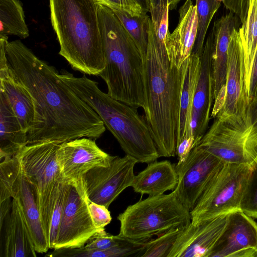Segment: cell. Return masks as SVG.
Masks as SVG:
<instances>
[{"instance_id": "obj_19", "label": "cell", "mask_w": 257, "mask_h": 257, "mask_svg": "<svg viewBox=\"0 0 257 257\" xmlns=\"http://www.w3.org/2000/svg\"><path fill=\"white\" fill-rule=\"evenodd\" d=\"M212 52V44L208 36L201 56L200 73L190 123L197 146L206 133L214 100Z\"/></svg>"}, {"instance_id": "obj_26", "label": "cell", "mask_w": 257, "mask_h": 257, "mask_svg": "<svg viewBox=\"0 0 257 257\" xmlns=\"http://www.w3.org/2000/svg\"><path fill=\"white\" fill-rule=\"evenodd\" d=\"M239 32L242 45L243 91L247 101L251 69L257 49V0H248L246 19Z\"/></svg>"}, {"instance_id": "obj_15", "label": "cell", "mask_w": 257, "mask_h": 257, "mask_svg": "<svg viewBox=\"0 0 257 257\" xmlns=\"http://www.w3.org/2000/svg\"><path fill=\"white\" fill-rule=\"evenodd\" d=\"M209 257H257V223L241 209L228 213Z\"/></svg>"}, {"instance_id": "obj_35", "label": "cell", "mask_w": 257, "mask_h": 257, "mask_svg": "<svg viewBox=\"0 0 257 257\" xmlns=\"http://www.w3.org/2000/svg\"><path fill=\"white\" fill-rule=\"evenodd\" d=\"M151 19L155 27H158L167 9H176L183 0H149ZM186 1V0H185Z\"/></svg>"}, {"instance_id": "obj_7", "label": "cell", "mask_w": 257, "mask_h": 257, "mask_svg": "<svg viewBox=\"0 0 257 257\" xmlns=\"http://www.w3.org/2000/svg\"><path fill=\"white\" fill-rule=\"evenodd\" d=\"M60 145L54 142L27 144L16 155L21 171L38 191L42 223L48 241L60 184L65 179L58 159Z\"/></svg>"}, {"instance_id": "obj_31", "label": "cell", "mask_w": 257, "mask_h": 257, "mask_svg": "<svg viewBox=\"0 0 257 257\" xmlns=\"http://www.w3.org/2000/svg\"><path fill=\"white\" fill-rule=\"evenodd\" d=\"M250 166L240 207L246 215L257 218V157L250 164Z\"/></svg>"}, {"instance_id": "obj_28", "label": "cell", "mask_w": 257, "mask_h": 257, "mask_svg": "<svg viewBox=\"0 0 257 257\" xmlns=\"http://www.w3.org/2000/svg\"><path fill=\"white\" fill-rule=\"evenodd\" d=\"M111 10L134 41L145 64L148 51L151 18L147 14L133 16L121 10Z\"/></svg>"}, {"instance_id": "obj_1", "label": "cell", "mask_w": 257, "mask_h": 257, "mask_svg": "<svg viewBox=\"0 0 257 257\" xmlns=\"http://www.w3.org/2000/svg\"><path fill=\"white\" fill-rule=\"evenodd\" d=\"M6 53L12 72L34 102L35 121L27 134V144L98 139L103 134L106 127L100 117L61 79L54 66L19 40L8 41Z\"/></svg>"}, {"instance_id": "obj_33", "label": "cell", "mask_w": 257, "mask_h": 257, "mask_svg": "<svg viewBox=\"0 0 257 257\" xmlns=\"http://www.w3.org/2000/svg\"><path fill=\"white\" fill-rule=\"evenodd\" d=\"M250 125L245 142V151L248 164L257 157V100L248 106Z\"/></svg>"}, {"instance_id": "obj_10", "label": "cell", "mask_w": 257, "mask_h": 257, "mask_svg": "<svg viewBox=\"0 0 257 257\" xmlns=\"http://www.w3.org/2000/svg\"><path fill=\"white\" fill-rule=\"evenodd\" d=\"M224 162L195 147L186 160L175 166L178 181L173 191L179 201L191 211L213 177Z\"/></svg>"}, {"instance_id": "obj_38", "label": "cell", "mask_w": 257, "mask_h": 257, "mask_svg": "<svg viewBox=\"0 0 257 257\" xmlns=\"http://www.w3.org/2000/svg\"><path fill=\"white\" fill-rule=\"evenodd\" d=\"M248 0H222L225 8L235 15L242 24L246 17Z\"/></svg>"}, {"instance_id": "obj_18", "label": "cell", "mask_w": 257, "mask_h": 257, "mask_svg": "<svg viewBox=\"0 0 257 257\" xmlns=\"http://www.w3.org/2000/svg\"><path fill=\"white\" fill-rule=\"evenodd\" d=\"M228 214L183 228L168 257H209L223 232Z\"/></svg>"}, {"instance_id": "obj_40", "label": "cell", "mask_w": 257, "mask_h": 257, "mask_svg": "<svg viewBox=\"0 0 257 257\" xmlns=\"http://www.w3.org/2000/svg\"><path fill=\"white\" fill-rule=\"evenodd\" d=\"M138 4L141 7L144 14H147L150 11V1L149 0H136Z\"/></svg>"}, {"instance_id": "obj_9", "label": "cell", "mask_w": 257, "mask_h": 257, "mask_svg": "<svg viewBox=\"0 0 257 257\" xmlns=\"http://www.w3.org/2000/svg\"><path fill=\"white\" fill-rule=\"evenodd\" d=\"M0 180V202L19 198L36 252H46L50 248L42 223L38 191L21 171L16 156L1 161Z\"/></svg>"}, {"instance_id": "obj_4", "label": "cell", "mask_w": 257, "mask_h": 257, "mask_svg": "<svg viewBox=\"0 0 257 257\" xmlns=\"http://www.w3.org/2000/svg\"><path fill=\"white\" fill-rule=\"evenodd\" d=\"M106 66L99 75L111 97L136 108H147L145 66L134 41L113 11L98 5Z\"/></svg>"}, {"instance_id": "obj_14", "label": "cell", "mask_w": 257, "mask_h": 257, "mask_svg": "<svg viewBox=\"0 0 257 257\" xmlns=\"http://www.w3.org/2000/svg\"><path fill=\"white\" fill-rule=\"evenodd\" d=\"M0 203L1 257H36L37 252L19 198Z\"/></svg>"}, {"instance_id": "obj_5", "label": "cell", "mask_w": 257, "mask_h": 257, "mask_svg": "<svg viewBox=\"0 0 257 257\" xmlns=\"http://www.w3.org/2000/svg\"><path fill=\"white\" fill-rule=\"evenodd\" d=\"M59 75L99 115L125 155L147 164L160 158L147 120L138 108L111 97L84 74L78 77L62 70Z\"/></svg>"}, {"instance_id": "obj_16", "label": "cell", "mask_w": 257, "mask_h": 257, "mask_svg": "<svg viewBox=\"0 0 257 257\" xmlns=\"http://www.w3.org/2000/svg\"><path fill=\"white\" fill-rule=\"evenodd\" d=\"M113 157L102 151L94 140L85 137L63 142L58 151L61 172L68 181L81 179L96 167L108 166Z\"/></svg>"}, {"instance_id": "obj_8", "label": "cell", "mask_w": 257, "mask_h": 257, "mask_svg": "<svg viewBox=\"0 0 257 257\" xmlns=\"http://www.w3.org/2000/svg\"><path fill=\"white\" fill-rule=\"evenodd\" d=\"M250 169L248 164L224 163L190 211L191 223L198 225L240 209V202Z\"/></svg>"}, {"instance_id": "obj_24", "label": "cell", "mask_w": 257, "mask_h": 257, "mask_svg": "<svg viewBox=\"0 0 257 257\" xmlns=\"http://www.w3.org/2000/svg\"><path fill=\"white\" fill-rule=\"evenodd\" d=\"M27 145V134L20 121L8 97L0 89V159L16 155Z\"/></svg>"}, {"instance_id": "obj_21", "label": "cell", "mask_w": 257, "mask_h": 257, "mask_svg": "<svg viewBox=\"0 0 257 257\" xmlns=\"http://www.w3.org/2000/svg\"><path fill=\"white\" fill-rule=\"evenodd\" d=\"M7 36L0 37V89L4 91L22 130L28 134L32 127L35 111L32 98L10 67L6 53Z\"/></svg>"}, {"instance_id": "obj_32", "label": "cell", "mask_w": 257, "mask_h": 257, "mask_svg": "<svg viewBox=\"0 0 257 257\" xmlns=\"http://www.w3.org/2000/svg\"><path fill=\"white\" fill-rule=\"evenodd\" d=\"M70 189V182L64 179L60 184L57 196L52 212L48 237L50 249L56 244L59 226Z\"/></svg>"}, {"instance_id": "obj_17", "label": "cell", "mask_w": 257, "mask_h": 257, "mask_svg": "<svg viewBox=\"0 0 257 257\" xmlns=\"http://www.w3.org/2000/svg\"><path fill=\"white\" fill-rule=\"evenodd\" d=\"M247 109L248 104L243 91L242 45L238 28L234 29L230 37L224 97L211 117L244 119Z\"/></svg>"}, {"instance_id": "obj_11", "label": "cell", "mask_w": 257, "mask_h": 257, "mask_svg": "<svg viewBox=\"0 0 257 257\" xmlns=\"http://www.w3.org/2000/svg\"><path fill=\"white\" fill-rule=\"evenodd\" d=\"M137 161L125 155L113 156L107 167H96L82 178L84 190L91 201L108 208L111 203L126 188L132 186Z\"/></svg>"}, {"instance_id": "obj_2", "label": "cell", "mask_w": 257, "mask_h": 257, "mask_svg": "<svg viewBox=\"0 0 257 257\" xmlns=\"http://www.w3.org/2000/svg\"><path fill=\"white\" fill-rule=\"evenodd\" d=\"M166 37L158 35L151 19L144 64L147 108L145 118L159 157L176 155L180 103L187 59L180 68L169 59Z\"/></svg>"}, {"instance_id": "obj_13", "label": "cell", "mask_w": 257, "mask_h": 257, "mask_svg": "<svg viewBox=\"0 0 257 257\" xmlns=\"http://www.w3.org/2000/svg\"><path fill=\"white\" fill-rule=\"evenodd\" d=\"M250 124L248 112L244 119L216 117L198 146L224 163L248 164L245 142Z\"/></svg>"}, {"instance_id": "obj_23", "label": "cell", "mask_w": 257, "mask_h": 257, "mask_svg": "<svg viewBox=\"0 0 257 257\" xmlns=\"http://www.w3.org/2000/svg\"><path fill=\"white\" fill-rule=\"evenodd\" d=\"M178 181L175 165L167 160L156 161L135 176L131 187L136 193L155 196L173 191Z\"/></svg>"}, {"instance_id": "obj_39", "label": "cell", "mask_w": 257, "mask_h": 257, "mask_svg": "<svg viewBox=\"0 0 257 257\" xmlns=\"http://www.w3.org/2000/svg\"><path fill=\"white\" fill-rule=\"evenodd\" d=\"M256 100H257V49L250 72L248 94V105Z\"/></svg>"}, {"instance_id": "obj_41", "label": "cell", "mask_w": 257, "mask_h": 257, "mask_svg": "<svg viewBox=\"0 0 257 257\" xmlns=\"http://www.w3.org/2000/svg\"><path fill=\"white\" fill-rule=\"evenodd\" d=\"M219 1H220V2H221V3H222V0H219Z\"/></svg>"}, {"instance_id": "obj_29", "label": "cell", "mask_w": 257, "mask_h": 257, "mask_svg": "<svg viewBox=\"0 0 257 257\" xmlns=\"http://www.w3.org/2000/svg\"><path fill=\"white\" fill-rule=\"evenodd\" d=\"M219 0H196L198 31L192 53L201 56L205 39L210 23L220 7Z\"/></svg>"}, {"instance_id": "obj_20", "label": "cell", "mask_w": 257, "mask_h": 257, "mask_svg": "<svg viewBox=\"0 0 257 257\" xmlns=\"http://www.w3.org/2000/svg\"><path fill=\"white\" fill-rule=\"evenodd\" d=\"M239 18L233 13L229 12L214 21L208 36L212 44L215 103L221 102L224 97L230 37L234 29L239 28Z\"/></svg>"}, {"instance_id": "obj_3", "label": "cell", "mask_w": 257, "mask_h": 257, "mask_svg": "<svg viewBox=\"0 0 257 257\" xmlns=\"http://www.w3.org/2000/svg\"><path fill=\"white\" fill-rule=\"evenodd\" d=\"M59 54L84 74L99 76L106 66L98 5L94 0H49Z\"/></svg>"}, {"instance_id": "obj_34", "label": "cell", "mask_w": 257, "mask_h": 257, "mask_svg": "<svg viewBox=\"0 0 257 257\" xmlns=\"http://www.w3.org/2000/svg\"><path fill=\"white\" fill-rule=\"evenodd\" d=\"M125 238V237L119 234H110L106 232L104 229L97 231L92 235L84 246L88 249L105 250L116 246Z\"/></svg>"}, {"instance_id": "obj_27", "label": "cell", "mask_w": 257, "mask_h": 257, "mask_svg": "<svg viewBox=\"0 0 257 257\" xmlns=\"http://www.w3.org/2000/svg\"><path fill=\"white\" fill-rule=\"evenodd\" d=\"M8 35L21 39L29 36L24 12L19 0H0V37Z\"/></svg>"}, {"instance_id": "obj_36", "label": "cell", "mask_w": 257, "mask_h": 257, "mask_svg": "<svg viewBox=\"0 0 257 257\" xmlns=\"http://www.w3.org/2000/svg\"><path fill=\"white\" fill-rule=\"evenodd\" d=\"M88 209L95 227L99 230L104 229L111 221V216L108 208L91 201L87 196Z\"/></svg>"}, {"instance_id": "obj_30", "label": "cell", "mask_w": 257, "mask_h": 257, "mask_svg": "<svg viewBox=\"0 0 257 257\" xmlns=\"http://www.w3.org/2000/svg\"><path fill=\"white\" fill-rule=\"evenodd\" d=\"M183 229H171L148 241L142 257H168Z\"/></svg>"}, {"instance_id": "obj_25", "label": "cell", "mask_w": 257, "mask_h": 257, "mask_svg": "<svg viewBox=\"0 0 257 257\" xmlns=\"http://www.w3.org/2000/svg\"><path fill=\"white\" fill-rule=\"evenodd\" d=\"M201 67V57L192 53L185 73L180 103L179 132L177 145L188 133L190 128L193 103Z\"/></svg>"}, {"instance_id": "obj_6", "label": "cell", "mask_w": 257, "mask_h": 257, "mask_svg": "<svg viewBox=\"0 0 257 257\" xmlns=\"http://www.w3.org/2000/svg\"><path fill=\"white\" fill-rule=\"evenodd\" d=\"M119 235L136 240L148 241L171 229L184 228L191 221L190 211L173 191L149 196L128 206L117 216Z\"/></svg>"}, {"instance_id": "obj_12", "label": "cell", "mask_w": 257, "mask_h": 257, "mask_svg": "<svg viewBox=\"0 0 257 257\" xmlns=\"http://www.w3.org/2000/svg\"><path fill=\"white\" fill-rule=\"evenodd\" d=\"M69 182V191L54 249L84 246L92 235L100 230L91 218L82 178Z\"/></svg>"}, {"instance_id": "obj_37", "label": "cell", "mask_w": 257, "mask_h": 257, "mask_svg": "<svg viewBox=\"0 0 257 257\" xmlns=\"http://www.w3.org/2000/svg\"><path fill=\"white\" fill-rule=\"evenodd\" d=\"M94 1L98 5L105 6L111 10H121L133 16L144 14L141 7L136 0H94Z\"/></svg>"}, {"instance_id": "obj_22", "label": "cell", "mask_w": 257, "mask_h": 257, "mask_svg": "<svg viewBox=\"0 0 257 257\" xmlns=\"http://www.w3.org/2000/svg\"><path fill=\"white\" fill-rule=\"evenodd\" d=\"M198 31L197 9L191 0H186L179 10V21L172 33L168 31L165 39L170 62L177 67L191 55Z\"/></svg>"}]
</instances>
